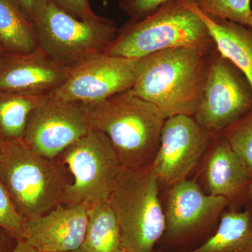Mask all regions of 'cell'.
I'll return each mask as SVG.
<instances>
[{"mask_svg":"<svg viewBox=\"0 0 252 252\" xmlns=\"http://www.w3.org/2000/svg\"><path fill=\"white\" fill-rule=\"evenodd\" d=\"M24 223L25 219L0 180V227L9 231L18 240H23Z\"/></svg>","mask_w":252,"mask_h":252,"instance_id":"603a6c76","label":"cell"},{"mask_svg":"<svg viewBox=\"0 0 252 252\" xmlns=\"http://www.w3.org/2000/svg\"><path fill=\"white\" fill-rule=\"evenodd\" d=\"M91 130L81 104L46 94L31 113L22 140L36 154L56 159Z\"/></svg>","mask_w":252,"mask_h":252,"instance_id":"30bf717a","label":"cell"},{"mask_svg":"<svg viewBox=\"0 0 252 252\" xmlns=\"http://www.w3.org/2000/svg\"><path fill=\"white\" fill-rule=\"evenodd\" d=\"M6 55H7V53H6V51H4V50L0 47V72H1V69H2L3 67V65H4Z\"/></svg>","mask_w":252,"mask_h":252,"instance_id":"f546056e","label":"cell"},{"mask_svg":"<svg viewBox=\"0 0 252 252\" xmlns=\"http://www.w3.org/2000/svg\"><path fill=\"white\" fill-rule=\"evenodd\" d=\"M252 109V88L248 78L216 49L210 59L194 119L216 135Z\"/></svg>","mask_w":252,"mask_h":252,"instance_id":"ba28073f","label":"cell"},{"mask_svg":"<svg viewBox=\"0 0 252 252\" xmlns=\"http://www.w3.org/2000/svg\"><path fill=\"white\" fill-rule=\"evenodd\" d=\"M208 16L248 26L252 15L251 0H193Z\"/></svg>","mask_w":252,"mask_h":252,"instance_id":"7402d4cb","label":"cell"},{"mask_svg":"<svg viewBox=\"0 0 252 252\" xmlns=\"http://www.w3.org/2000/svg\"><path fill=\"white\" fill-rule=\"evenodd\" d=\"M44 96L0 91V142L23 138L31 113Z\"/></svg>","mask_w":252,"mask_h":252,"instance_id":"ffe728a7","label":"cell"},{"mask_svg":"<svg viewBox=\"0 0 252 252\" xmlns=\"http://www.w3.org/2000/svg\"><path fill=\"white\" fill-rule=\"evenodd\" d=\"M137 60L99 55L71 67L66 81L46 95L83 105L103 102L132 89Z\"/></svg>","mask_w":252,"mask_h":252,"instance_id":"9c48e42d","label":"cell"},{"mask_svg":"<svg viewBox=\"0 0 252 252\" xmlns=\"http://www.w3.org/2000/svg\"><path fill=\"white\" fill-rule=\"evenodd\" d=\"M194 9L205 23L217 51L246 76L252 88V28L208 16L195 3Z\"/></svg>","mask_w":252,"mask_h":252,"instance_id":"2e32d148","label":"cell"},{"mask_svg":"<svg viewBox=\"0 0 252 252\" xmlns=\"http://www.w3.org/2000/svg\"><path fill=\"white\" fill-rule=\"evenodd\" d=\"M124 252H126V251H124Z\"/></svg>","mask_w":252,"mask_h":252,"instance_id":"d6a6232c","label":"cell"},{"mask_svg":"<svg viewBox=\"0 0 252 252\" xmlns=\"http://www.w3.org/2000/svg\"><path fill=\"white\" fill-rule=\"evenodd\" d=\"M176 252H252V206L223 211L216 230L206 241L196 248Z\"/></svg>","mask_w":252,"mask_h":252,"instance_id":"e0dca14e","label":"cell"},{"mask_svg":"<svg viewBox=\"0 0 252 252\" xmlns=\"http://www.w3.org/2000/svg\"><path fill=\"white\" fill-rule=\"evenodd\" d=\"M90 203L59 204L41 216L25 220L23 240L39 252H69L80 249Z\"/></svg>","mask_w":252,"mask_h":252,"instance_id":"4fadbf2b","label":"cell"},{"mask_svg":"<svg viewBox=\"0 0 252 252\" xmlns=\"http://www.w3.org/2000/svg\"><path fill=\"white\" fill-rule=\"evenodd\" d=\"M158 185L151 165L123 168L116 178L108 200L126 252H155L163 236L165 216Z\"/></svg>","mask_w":252,"mask_h":252,"instance_id":"277c9868","label":"cell"},{"mask_svg":"<svg viewBox=\"0 0 252 252\" xmlns=\"http://www.w3.org/2000/svg\"><path fill=\"white\" fill-rule=\"evenodd\" d=\"M0 180L25 220L62 204L71 178L62 164L36 154L21 140L0 142Z\"/></svg>","mask_w":252,"mask_h":252,"instance_id":"3957f363","label":"cell"},{"mask_svg":"<svg viewBox=\"0 0 252 252\" xmlns=\"http://www.w3.org/2000/svg\"><path fill=\"white\" fill-rule=\"evenodd\" d=\"M248 26H250V27H252V16H251V18H250V23H249V25H248Z\"/></svg>","mask_w":252,"mask_h":252,"instance_id":"1f68e13d","label":"cell"},{"mask_svg":"<svg viewBox=\"0 0 252 252\" xmlns=\"http://www.w3.org/2000/svg\"><path fill=\"white\" fill-rule=\"evenodd\" d=\"M215 136L191 116L167 118L157 155L151 164L159 182L172 186L187 179Z\"/></svg>","mask_w":252,"mask_h":252,"instance_id":"8fae6325","label":"cell"},{"mask_svg":"<svg viewBox=\"0 0 252 252\" xmlns=\"http://www.w3.org/2000/svg\"><path fill=\"white\" fill-rule=\"evenodd\" d=\"M11 252H39L30 246L25 240H18L17 245Z\"/></svg>","mask_w":252,"mask_h":252,"instance_id":"83f0119b","label":"cell"},{"mask_svg":"<svg viewBox=\"0 0 252 252\" xmlns=\"http://www.w3.org/2000/svg\"><path fill=\"white\" fill-rule=\"evenodd\" d=\"M91 130L108 137L123 168L151 165L166 118L132 89L99 103L83 105Z\"/></svg>","mask_w":252,"mask_h":252,"instance_id":"7a4b0ae2","label":"cell"},{"mask_svg":"<svg viewBox=\"0 0 252 252\" xmlns=\"http://www.w3.org/2000/svg\"><path fill=\"white\" fill-rule=\"evenodd\" d=\"M56 159L71 178L62 202L65 206L108 200L123 169L108 137L97 130H91Z\"/></svg>","mask_w":252,"mask_h":252,"instance_id":"52a82bcc","label":"cell"},{"mask_svg":"<svg viewBox=\"0 0 252 252\" xmlns=\"http://www.w3.org/2000/svg\"><path fill=\"white\" fill-rule=\"evenodd\" d=\"M170 0H120L118 6L130 21H136L147 17L161 5Z\"/></svg>","mask_w":252,"mask_h":252,"instance_id":"cb8c5ba5","label":"cell"},{"mask_svg":"<svg viewBox=\"0 0 252 252\" xmlns=\"http://www.w3.org/2000/svg\"><path fill=\"white\" fill-rule=\"evenodd\" d=\"M25 14L35 23L49 4V0H13Z\"/></svg>","mask_w":252,"mask_h":252,"instance_id":"484cf974","label":"cell"},{"mask_svg":"<svg viewBox=\"0 0 252 252\" xmlns=\"http://www.w3.org/2000/svg\"><path fill=\"white\" fill-rule=\"evenodd\" d=\"M70 68L55 61L40 47L30 54L7 53L0 72V91L46 95L62 85Z\"/></svg>","mask_w":252,"mask_h":252,"instance_id":"5bb4252c","label":"cell"},{"mask_svg":"<svg viewBox=\"0 0 252 252\" xmlns=\"http://www.w3.org/2000/svg\"><path fill=\"white\" fill-rule=\"evenodd\" d=\"M18 240L7 230L0 227V252H11Z\"/></svg>","mask_w":252,"mask_h":252,"instance_id":"4316f807","label":"cell"},{"mask_svg":"<svg viewBox=\"0 0 252 252\" xmlns=\"http://www.w3.org/2000/svg\"><path fill=\"white\" fill-rule=\"evenodd\" d=\"M245 203L248 204L249 206H252V182L249 186Z\"/></svg>","mask_w":252,"mask_h":252,"instance_id":"f1b7e54d","label":"cell"},{"mask_svg":"<svg viewBox=\"0 0 252 252\" xmlns=\"http://www.w3.org/2000/svg\"><path fill=\"white\" fill-rule=\"evenodd\" d=\"M0 47L20 54L39 48L35 24L13 0H0Z\"/></svg>","mask_w":252,"mask_h":252,"instance_id":"ac0fdd59","label":"cell"},{"mask_svg":"<svg viewBox=\"0 0 252 252\" xmlns=\"http://www.w3.org/2000/svg\"><path fill=\"white\" fill-rule=\"evenodd\" d=\"M170 187L162 236L170 244L192 240L230 206L223 197L204 193L193 181L185 179Z\"/></svg>","mask_w":252,"mask_h":252,"instance_id":"7c38bea8","label":"cell"},{"mask_svg":"<svg viewBox=\"0 0 252 252\" xmlns=\"http://www.w3.org/2000/svg\"><path fill=\"white\" fill-rule=\"evenodd\" d=\"M194 4L193 0H170L147 17L129 20L119 28L105 54L138 59L210 40L208 29L195 12Z\"/></svg>","mask_w":252,"mask_h":252,"instance_id":"5b68a950","label":"cell"},{"mask_svg":"<svg viewBox=\"0 0 252 252\" xmlns=\"http://www.w3.org/2000/svg\"><path fill=\"white\" fill-rule=\"evenodd\" d=\"M214 140L205 167L207 188L211 195L226 198L230 208L239 210L245 203L252 175L220 134Z\"/></svg>","mask_w":252,"mask_h":252,"instance_id":"9a60e30c","label":"cell"},{"mask_svg":"<svg viewBox=\"0 0 252 252\" xmlns=\"http://www.w3.org/2000/svg\"><path fill=\"white\" fill-rule=\"evenodd\" d=\"M216 49L211 39L138 59L132 90L156 106L166 119L177 115L193 117Z\"/></svg>","mask_w":252,"mask_h":252,"instance_id":"6da1fadb","label":"cell"},{"mask_svg":"<svg viewBox=\"0 0 252 252\" xmlns=\"http://www.w3.org/2000/svg\"><path fill=\"white\" fill-rule=\"evenodd\" d=\"M34 24L39 47L69 67L105 54L119 31L112 20L98 15L79 19L50 1Z\"/></svg>","mask_w":252,"mask_h":252,"instance_id":"8992f818","label":"cell"},{"mask_svg":"<svg viewBox=\"0 0 252 252\" xmlns=\"http://www.w3.org/2000/svg\"><path fill=\"white\" fill-rule=\"evenodd\" d=\"M81 249L86 252H124L120 228L108 200L91 203Z\"/></svg>","mask_w":252,"mask_h":252,"instance_id":"d6986e66","label":"cell"},{"mask_svg":"<svg viewBox=\"0 0 252 252\" xmlns=\"http://www.w3.org/2000/svg\"><path fill=\"white\" fill-rule=\"evenodd\" d=\"M69 252H86L84 251V250H82V249L80 248V249H78V250H74V251Z\"/></svg>","mask_w":252,"mask_h":252,"instance_id":"4dcf8cb0","label":"cell"},{"mask_svg":"<svg viewBox=\"0 0 252 252\" xmlns=\"http://www.w3.org/2000/svg\"><path fill=\"white\" fill-rule=\"evenodd\" d=\"M67 14L79 18L90 19L97 16L93 11L89 0H49Z\"/></svg>","mask_w":252,"mask_h":252,"instance_id":"d4e9b609","label":"cell"},{"mask_svg":"<svg viewBox=\"0 0 252 252\" xmlns=\"http://www.w3.org/2000/svg\"><path fill=\"white\" fill-rule=\"evenodd\" d=\"M220 134L252 175V109Z\"/></svg>","mask_w":252,"mask_h":252,"instance_id":"44dd1931","label":"cell"}]
</instances>
